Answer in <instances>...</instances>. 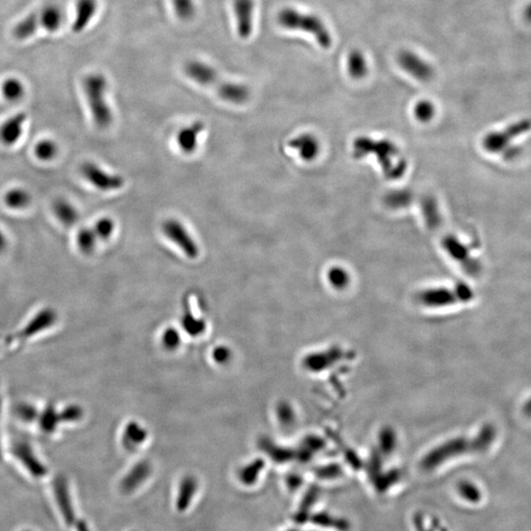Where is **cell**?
Here are the masks:
<instances>
[{
    "mask_svg": "<svg viewBox=\"0 0 531 531\" xmlns=\"http://www.w3.org/2000/svg\"><path fill=\"white\" fill-rule=\"evenodd\" d=\"M352 153L356 159H364L374 155L384 176L388 180H400L405 175L408 164L400 149L390 140H373L369 137H359L354 141Z\"/></svg>",
    "mask_w": 531,
    "mask_h": 531,
    "instance_id": "1",
    "label": "cell"
},
{
    "mask_svg": "<svg viewBox=\"0 0 531 531\" xmlns=\"http://www.w3.org/2000/svg\"><path fill=\"white\" fill-rule=\"evenodd\" d=\"M184 72L191 80L212 88L219 97L233 105H243L249 100V88L238 83L222 80L214 67L199 61H189L184 66Z\"/></svg>",
    "mask_w": 531,
    "mask_h": 531,
    "instance_id": "2",
    "label": "cell"
},
{
    "mask_svg": "<svg viewBox=\"0 0 531 531\" xmlns=\"http://www.w3.org/2000/svg\"><path fill=\"white\" fill-rule=\"evenodd\" d=\"M91 115L96 125L100 129L108 128L113 123V113L106 100L108 82L102 74H89L83 81Z\"/></svg>",
    "mask_w": 531,
    "mask_h": 531,
    "instance_id": "3",
    "label": "cell"
},
{
    "mask_svg": "<svg viewBox=\"0 0 531 531\" xmlns=\"http://www.w3.org/2000/svg\"><path fill=\"white\" fill-rule=\"evenodd\" d=\"M496 436L497 431L493 425L487 424L481 429L478 436L473 438V439H462L450 443L449 445H445L444 449L441 450V453H436L431 457L427 458L423 463L424 468L431 470V468L439 465L440 463H443L447 458L454 457V455L465 454V453L468 452H485L493 444Z\"/></svg>",
    "mask_w": 531,
    "mask_h": 531,
    "instance_id": "4",
    "label": "cell"
},
{
    "mask_svg": "<svg viewBox=\"0 0 531 531\" xmlns=\"http://www.w3.org/2000/svg\"><path fill=\"white\" fill-rule=\"evenodd\" d=\"M278 21L282 27L289 30L303 31L310 33L324 48L331 46V36L320 18L297 10L287 9L279 13Z\"/></svg>",
    "mask_w": 531,
    "mask_h": 531,
    "instance_id": "5",
    "label": "cell"
},
{
    "mask_svg": "<svg viewBox=\"0 0 531 531\" xmlns=\"http://www.w3.org/2000/svg\"><path fill=\"white\" fill-rule=\"evenodd\" d=\"M436 233L441 237V245L450 258L462 265L463 270L471 276H476L480 272V264L471 255L470 249L465 243L460 242L452 233L443 232V227Z\"/></svg>",
    "mask_w": 531,
    "mask_h": 531,
    "instance_id": "6",
    "label": "cell"
},
{
    "mask_svg": "<svg viewBox=\"0 0 531 531\" xmlns=\"http://www.w3.org/2000/svg\"><path fill=\"white\" fill-rule=\"evenodd\" d=\"M162 230L165 237L177 246L189 259H196L200 254L198 243L186 229L185 225L176 219H167L163 222Z\"/></svg>",
    "mask_w": 531,
    "mask_h": 531,
    "instance_id": "7",
    "label": "cell"
},
{
    "mask_svg": "<svg viewBox=\"0 0 531 531\" xmlns=\"http://www.w3.org/2000/svg\"><path fill=\"white\" fill-rule=\"evenodd\" d=\"M80 170L88 182L103 192L119 190L125 184L123 176L108 172L96 163L85 162Z\"/></svg>",
    "mask_w": 531,
    "mask_h": 531,
    "instance_id": "8",
    "label": "cell"
},
{
    "mask_svg": "<svg viewBox=\"0 0 531 531\" xmlns=\"http://www.w3.org/2000/svg\"><path fill=\"white\" fill-rule=\"evenodd\" d=\"M473 292L465 284H458L455 289H435L422 292L419 299L427 304H450L473 299Z\"/></svg>",
    "mask_w": 531,
    "mask_h": 531,
    "instance_id": "9",
    "label": "cell"
},
{
    "mask_svg": "<svg viewBox=\"0 0 531 531\" xmlns=\"http://www.w3.org/2000/svg\"><path fill=\"white\" fill-rule=\"evenodd\" d=\"M398 61L401 68L418 81L428 82L434 76V70L428 62L413 51H403L398 56Z\"/></svg>",
    "mask_w": 531,
    "mask_h": 531,
    "instance_id": "10",
    "label": "cell"
},
{
    "mask_svg": "<svg viewBox=\"0 0 531 531\" xmlns=\"http://www.w3.org/2000/svg\"><path fill=\"white\" fill-rule=\"evenodd\" d=\"M254 0H234L233 11L237 19V33L242 38H249L253 31Z\"/></svg>",
    "mask_w": 531,
    "mask_h": 531,
    "instance_id": "11",
    "label": "cell"
},
{
    "mask_svg": "<svg viewBox=\"0 0 531 531\" xmlns=\"http://www.w3.org/2000/svg\"><path fill=\"white\" fill-rule=\"evenodd\" d=\"M26 120H27V115L25 113H16L7 118L0 125V142L7 147L16 145L23 136Z\"/></svg>",
    "mask_w": 531,
    "mask_h": 531,
    "instance_id": "12",
    "label": "cell"
},
{
    "mask_svg": "<svg viewBox=\"0 0 531 531\" xmlns=\"http://www.w3.org/2000/svg\"><path fill=\"white\" fill-rule=\"evenodd\" d=\"M53 491L64 522L68 525H74L76 522V515H75L73 504H72L66 479L56 478L53 483Z\"/></svg>",
    "mask_w": 531,
    "mask_h": 531,
    "instance_id": "13",
    "label": "cell"
},
{
    "mask_svg": "<svg viewBox=\"0 0 531 531\" xmlns=\"http://www.w3.org/2000/svg\"><path fill=\"white\" fill-rule=\"evenodd\" d=\"M204 129L205 124L202 121H195L190 125L180 129L176 136V142L180 151L186 155L193 154L198 147L199 137Z\"/></svg>",
    "mask_w": 531,
    "mask_h": 531,
    "instance_id": "14",
    "label": "cell"
},
{
    "mask_svg": "<svg viewBox=\"0 0 531 531\" xmlns=\"http://www.w3.org/2000/svg\"><path fill=\"white\" fill-rule=\"evenodd\" d=\"M289 146L299 153L303 160L311 162L315 160L320 151V144L317 138L312 134H301L290 140Z\"/></svg>",
    "mask_w": 531,
    "mask_h": 531,
    "instance_id": "15",
    "label": "cell"
},
{
    "mask_svg": "<svg viewBox=\"0 0 531 531\" xmlns=\"http://www.w3.org/2000/svg\"><path fill=\"white\" fill-rule=\"evenodd\" d=\"M152 466L148 462H140L131 468V470L126 474L125 478L121 481V489L125 493L138 488L142 483L147 480L148 478L151 475Z\"/></svg>",
    "mask_w": 531,
    "mask_h": 531,
    "instance_id": "16",
    "label": "cell"
},
{
    "mask_svg": "<svg viewBox=\"0 0 531 531\" xmlns=\"http://www.w3.org/2000/svg\"><path fill=\"white\" fill-rule=\"evenodd\" d=\"M421 208L425 224L428 227V229L434 232L441 229L443 227L442 215L436 199L431 195L422 197Z\"/></svg>",
    "mask_w": 531,
    "mask_h": 531,
    "instance_id": "17",
    "label": "cell"
},
{
    "mask_svg": "<svg viewBox=\"0 0 531 531\" xmlns=\"http://www.w3.org/2000/svg\"><path fill=\"white\" fill-rule=\"evenodd\" d=\"M98 9L97 0H78L76 13L72 30L75 33H81L88 27L91 21L94 18Z\"/></svg>",
    "mask_w": 531,
    "mask_h": 531,
    "instance_id": "18",
    "label": "cell"
},
{
    "mask_svg": "<svg viewBox=\"0 0 531 531\" xmlns=\"http://www.w3.org/2000/svg\"><path fill=\"white\" fill-rule=\"evenodd\" d=\"M198 489V481L194 476L187 475L180 481L176 498V509L181 512H185L190 507L191 502Z\"/></svg>",
    "mask_w": 531,
    "mask_h": 531,
    "instance_id": "19",
    "label": "cell"
},
{
    "mask_svg": "<svg viewBox=\"0 0 531 531\" xmlns=\"http://www.w3.org/2000/svg\"><path fill=\"white\" fill-rule=\"evenodd\" d=\"M54 215L66 227H73L79 221L80 214L76 207L66 198H58L53 202Z\"/></svg>",
    "mask_w": 531,
    "mask_h": 531,
    "instance_id": "20",
    "label": "cell"
},
{
    "mask_svg": "<svg viewBox=\"0 0 531 531\" xmlns=\"http://www.w3.org/2000/svg\"><path fill=\"white\" fill-rule=\"evenodd\" d=\"M38 14L41 27L48 31V32H54V31L58 30L61 27L62 23H63V13L56 5H49V6L45 7Z\"/></svg>",
    "mask_w": 531,
    "mask_h": 531,
    "instance_id": "21",
    "label": "cell"
},
{
    "mask_svg": "<svg viewBox=\"0 0 531 531\" xmlns=\"http://www.w3.org/2000/svg\"><path fill=\"white\" fill-rule=\"evenodd\" d=\"M416 201V195L409 189L390 191L384 197V204L388 208L400 210L408 208Z\"/></svg>",
    "mask_w": 531,
    "mask_h": 531,
    "instance_id": "22",
    "label": "cell"
},
{
    "mask_svg": "<svg viewBox=\"0 0 531 531\" xmlns=\"http://www.w3.org/2000/svg\"><path fill=\"white\" fill-rule=\"evenodd\" d=\"M148 437L147 430L138 422L132 421L126 425L123 432V444L128 449L135 450L138 445L143 444Z\"/></svg>",
    "mask_w": 531,
    "mask_h": 531,
    "instance_id": "23",
    "label": "cell"
},
{
    "mask_svg": "<svg viewBox=\"0 0 531 531\" xmlns=\"http://www.w3.org/2000/svg\"><path fill=\"white\" fill-rule=\"evenodd\" d=\"M4 203L6 207L9 209L16 210H24L29 207L31 201H32V197L29 191L26 190L25 188L22 187H14L9 189L4 194Z\"/></svg>",
    "mask_w": 531,
    "mask_h": 531,
    "instance_id": "24",
    "label": "cell"
},
{
    "mask_svg": "<svg viewBox=\"0 0 531 531\" xmlns=\"http://www.w3.org/2000/svg\"><path fill=\"white\" fill-rule=\"evenodd\" d=\"M309 520L314 525H319V527L333 528V530L338 531H349L351 530V523L348 520L335 517V515L325 512L311 515Z\"/></svg>",
    "mask_w": 531,
    "mask_h": 531,
    "instance_id": "25",
    "label": "cell"
},
{
    "mask_svg": "<svg viewBox=\"0 0 531 531\" xmlns=\"http://www.w3.org/2000/svg\"><path fill=\"white\" fill-rule=\"evenodd\" d=\"M41 27L40 19H38V13H33V14L28 15L24 19L21 20L14 29H13V35L17 38V40H26V38L32 37L33 33L37 32L38 28Z\"/></svg>",
    "mask_w": 531,
    "mask_h": 531,
    "instance_id": "26",
    "label": "cell"
},
{
    "mask_svg": "<svg viewBox=\"0 0 531 531\" xmlns=\"http://www.w3.org/2000/svg\"><path fill=\"white\" fill-rule=\"evenodd\" d=\"M100 242L92 227H82L77 233L76 242L78 248L85 255H90L97 248L98 242Z\"/></svg>",
    "mask_w": 531,
    "mask_h": 531,
    "instance_id": "27",
    "label": "cell"
},
{
    "mask_svg": "<svg viewBox=\"0 0 531 531\" xmlns=\"http://www.w3.org/2000/svg\"><path fill=\"white\" fill-rule=\"evenodd\" d=\"M318 498V489L316 488V487H312V488H310L309 490L307 491V493L305 494V496L303 497L299 511H297V514L294 515L295 522L299 523V525H303V523H305L307 522V520H310L311 507L314 506V504L316 501H317Z\"/></svg>",
    "mask_w": 531,
    "mask_h": 531,
    "instance_id": "28",
    "label": "cell"
},
{
    "mask_svg": "<svg viewBox=\"0 0 531 531\" xmlns=\"http://www.w3.org/2000/svg\"><path fill=\"white\" fill-rule=\"evenodd\" d=\"M265 466V462L262 458H257L254 462L243 466L238 473V478L242 483L246 486H251L257 483L259 475Z\"/></svg>",
    "mask_w": 531,
    "mask_h": 531,
    "instance_id": "29",
    "label": "cell"
},
{
    "mask_svg": "<svg viewBox=\"0 0 531 531\" xmlns=\"http://www.w3.org/2000/svg\"><path fill=\"white\" fill-rule=\"evenodd\" d=\"M59 152L58 144L53 139L45 138L38 141L35 145L36 157L41 162H51L58 157Z\"/></svg>",
    "mask_w": 531,
    "mask_h": 531,
    "instance_id": "30",
    "label": "cell"
},
{
    "mask_svg": "<svg viewBox=\"0 0 531 531\" xmlns=\"http://www.w3.org/2000/svg\"><path fill=\"white\" fill-rule=\"evenodd\" d=\"M1 92L5 100L15 103L24 97L25 87L16 78H9L2 83Z\"/></svg>",
    "mask_w": 531,
    "mask_h": 531,
    "instance_id": "31",
    "label": "cell"
},
{
    "mask_svg": "<svg viewBox=\"0 0 531 531\" xmlns=\"http://www.w3.org/2000/svg\"><path fill=\"white\" fill-rule=\"evenodd\" d=\"M349 74L356 79L364 78L367 73L368 66L364 54L359 51H352L348 59Z\"/></svg>",
    "mask_w": 531,
    "mask_h": 531,
    "instance_id": "32",
    "label": "cell"
},
{
    "mask_svg": "<svg viewBox=\"0 0 531 531\" xmlns=\"http://www.w3.org/2000/svg\"><path fill=\"white\" fill-rule=\"evenodd\" d=\"M100 242L110 239L115 230V222L108 217H100L93 227Z\"/></svg>",
    "mask_w": 531,
    "mask_h": 531,
    "instance_id": "33",
    "label": "cell"
},
{
    "mask_svg": "<svg viewBox=\"0 0 531 531\" xmlns=\"http://www.w3.org/2000/svg\"><path fill=\"white\" fill-rule=\"evenodd\" d=\"M175 14L182 21H190L195 16L196 7L194 0H172Z\"/></svg>",
    "mask_w": 531,
    "mask_h": 531,
    "instance_id": "34",
    "label": "cell"
},
{
    "mask_svg": "<svg viewBox=\"0 0 531 531\" xmlns=\"http://www.w3.org/2000/svg\"><path fill=\"white\" fill-rule=\"evenodd\" d=\"M458 491L463 499L473 504H478L483 499L480 489L475 484L468 483V481H463L458 484Z\"/></svg>",
    "mask_w": 531,
    "mask_h": 531,
    "instance_id": "35",
    "label": "cell"
},
{
    "mask_svg": "<svg viewBox=\"0 0 531 531\" xmlns=\"http://www.w3.org/2000/svg\"><path fill=\"white\" fill-rule=\"evenodd\" d=\"M182 326L186 333L191 336H199L206 329V324L198 318L193 317L190 313H185L182 318Z\"/></svg>",
    "mask_w": 531,
    "mask_h": 531,
    "instance_id": "36",
    "label": "cell"
},
{
    "mask_svg": "<svg viewBox=\"0 0 531 531\" xmlns=\"http://www.w3.org/2000/svg\"><path fill=\"white\" fill-rule=\"evenodd\" d=\"M414 115L421 123H428L434 118L435 106L429 100H421L414 106Z\"/></svg>",
    "mask_w": 531,
    "mask_h": 531,
    "instance_id": "37",
    "label": "cell"
},
{
    "mask_svg": "<svg viewBox=\"0 0 531 531\" xmlns=\"http://www.w3.org/2000/svg\"><path fill=\"white\" fill-rule=\"evenodd\" d=\"M328 279L334 287L338 289L348 286L349 277L348 272L344 270L341 267H334L328 272Z\"/></svg>",
    "mask_w": 531,
    "mask_h": 531,
    "instance_id": "38",
    "label": "cell"
},
{
    "mask_svg": "<svg viewBox=\"0 0 531 531\" xmlns=\"http://www.w3.org/2000/svg\"><path fill=\"white\" fill-rule=\"evenodd\" d=\"M261 448L262 450H265L267 454L273 458L274 462L284 463L292 458V455H290L289 452L279 449V448H274V445L271 444L269 441H262Z\"/></svg>",
    "mask_w": 531,
    "mask_h": 531,
    "instance_id": "39",
    "label": "cell"
},
{
    "mask_svg": "<svg viewBox=\"0 0 531 531\" xmlns=\"http://www.w3.org/2000/svg\"><path fill=\"white\" fill-rule=\"evenodd\" d=\"M162 343L168 351H175L181 343L180 334L175 328H168L163 333Z\"/></svg>",
    "mask_w": 531,
    "mask_h": 531,
    "instance_id": "40",
    "label": "cell"
},
{
    "mask_svg": "<svg viewBox=\"0 0 531 531\" xmlns=\"http://www.w3.org/2000/svg\"><path fill=\"white\" fill-rule=\"evenodd\" d=\"M413 522L417 531H447L437 520H432L431 525L427 527L422 515H416L414 517Z\"/></svg>",
    "mask_w": 531,
    "mask_h": 531,
    "instance_id": "41",
    "label": "cell"
},
{
    "mask_svg": "<svg viewBox=\"0 0 531 531\" xmlns=\"http://www.w3.org/2000/svg\"><path fill=\"white\" fill-rule=\"evenodd\" d=\"M232 357V352L230 348L225 346H220L212 351V359L219 364H229Z\"/></svg>",
    "mask_w": 531,
    "mask_h": 531,
    "instance_id": "42",
    "label": "cell"
},
{
    "mask_svg": "<svg viewBox=\"0 0 531 531\" xmlns=\"http://www.w3.org/2000/svg\"><path fill=\"white\" fill-rule=\"evenodd\" d=\"M287 483L290 490H297L301 485L302 479L299 476L294 475V474H290L289 478H287Z\"/></svg>",
    "mask_w": 531,
    "mask_h": 531,
    "instance_id": "43",
    "label": "cell"
},
{
    "mask_svg": "<svg viewBox=\"0 0 531 531\" xmlns=\"http://www.w3.org/2000/svg\"><path fill=\"white\" fill-rule=\"evenodd\" d=\"M7 244H9V240H7L6 235L0 230V253L4 252L6 249Z\"/></svg>",
    "mask_w": 531,
    "mask_h": 531,
    "instance_id": "44",
    "label": "cell"
},
{
    "mask_svg": "<svg viewBox=\"0 0 531 531\" xmlns=\"http://www.w3.org/2000/svg\"><path fill=\"white\" fill-rule=\"evenodd\" d=\"M76 530L77 531H91L89 528V525H88V523L86 522H84V520H79V522H77Z\"/></svg>",
    "mask_w": 531,
    "mask_h": 531,
    "instance_id": "45",
    "label": "cell"
},
{
    "mask_svg": "<svg viewBox=\"0 0 531 531\" xmlns=\"http://www.w3.org/2000/svg\"><path fill=\"white\" fill-rule=\"evenodd\" d=\"M522 411L525 416L531 417V398L525 403Z\"/></svg>",
    "mask_w": 531,
    "mask_h": 531,
    "instance_id": "46",
    "label": "cell"
},
{
    "mask_svg": "<svg viewBox=\"0 0 531 531\" xmlns=\"http://www.w3.org/2000/svg\"><path fill=\"white\" fill-rule=\"evenodd\" d=\"M525 17L528 22H531V4L525 10Z\"/></svg>",
    "mask_w": 531,
    "mask_h": 531,
    "instance_id": "47",
    "label": "cell"
},
{
    "mask_svg": "<svg viewBox=\"0 0 531 531\" xmlns=\"http://www.w3.org/2000/svg\"><path fill=\"white\" fill-rule=\"evenodd\" d=\"M287 531H299V530H287Z\"/></svg>",
    "mask_w": 531,
    "mask_h": 531,
    "instance_id": "48",
    "label": "cell"
}]
</instances>
